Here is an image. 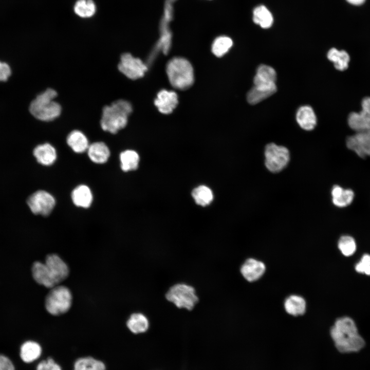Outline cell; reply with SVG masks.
I'll list each match as a JSON object with an SVG mask.
<instances>
[{
	"label": "cell",
	"instance_id": "1",
	"mask_svg": "<svg viewBox=\"0 0 370 370\" xmlns=\"http://www.w3.org/2000/svg\"><path fill=\"white\" fill-rule=\"evenodd\" d=\"M330 334L336 347L341 353L358 351L365 345L355 322L347 317L338 319Z\"/></svg>",
	"mask_w": 370,
	"mask_h": 370
},
{
	"label": "cell",
	"instance_id": "2",
	"mask_svg": "<svg viewBox=\"0 0 370 370\" xmlns=\"http://www.w3.org/2000/svg\"><path fill=\"white\" fill-rule=\"evenodd\" d=\"M132 112L131 104L127 101L118 100L105 106L100 121L101 128L105 131L116 134L125 127L128 116Z\"/></svg>",
	"mask_w": 370,
	"mask_h": 370
},
{
	"label": "cell",
	"instance_id": "3",
	"mask_svg": "<svg viewBox=\"0 0 370 370\" xmlns=\"http://www.w3.org/2000/svg\"><path fill=\"white\" fill-rule=\"evenodd\" d=\"M56 91L48 88L38 95L31 102L29 111L35 118L43 121H50L58 117L61 112V106L54 98Z\"/></svg>",
	"mask_w": 370,
	"mask_h": 370
},
{
	"label": "cell",
	"instance_id": "4",
	"mask_svg": "<svg viewBox=\"0 0 370 370\" xmlns=\"http://www.w3.org/2000/svg\"><path fill=\"white\" fill-rule=\"evenodd\" d=\"M166 71L171 84L176 89H187L194 82L192 66L184 58L176 57L172 59L166 65Z\"/></svg>",
	"mask_w": 370,
	"mask_h": 370
},
{
	"label": "cell",
	"instance_id": "5",
	"mask_svg": "<svg viewBox=\"0 0 370 370\" xmlns=\"http://www.w3.org/2000/svg\"><path fill=\"white\" fill-rule=\"evenodd\" d=\"M165 297L176 307L189 311L192 310L199 301L195 288L185 283H177L172 285L166 291Z\"/></svg>",
	"mask_w": 370,
	"mask_h": 370
},
{
	"label": "cell",
	"instance_id": "6",
	"mask_svg": "<svg viewBox=\"0 0 370 370\" xmlns=\"http://www.w3.org/2000/svg\"><path fill=\"white\" fill-rule=\"evenodd\" d=\"M72 297L70 290L64 286H55L47 294L45 305L47 311L53 316L67 312L71 307Z\"/></svg>",
	"mask_w": 370,
	"mask_h": 370
},
{
	"label": "cell",
	"instance_id": "7",
	"mask_svg": "<svg viewBox=\"0 0 370 370\" xmlns=\"http://www.w3.org/2000/svg\"><path fill=\"white\" fill-rule=\"evenodd\" d=\"M264 155L265 165L272 173H278L283 170L290 160L288 149L274 143H270L266 145Z\"/></svg>",
	"mask_w": 370,
	"mask_h": 370
},
{
	"label": "cell",
	"instance_id": "8",
	"mask_svg": "<svg viewBox=\"0 0 370 370\" xmlns=\"http://www.w3.org/2000/svg\"><path fill=\"white\" fill-rule=\"evenodd\" d=\"M27 202L32 213L44 216L51 212L55 204L54 197L44 190L33 193L29 197Z\"/></svg>",
	"mask_w": 370,
	"mask_h": 370
},
{
	"label": "cell",
	"instance_id": "9",
	"mask_svg": "<svg viewBox=\"0 0 370 370\" xmlns=\"http://www.w3.org/2000/svg\"><path fill=\"white\" fill-rule=\"evenodd\" d=\"M118 67L121 72L132 80L142 77L147 70L146 64L129 53L121 55Z\"/></svg>",
	"mask_w": 370,
	"mask_h": 370
},
{
	"label": "cell",
	"instance_id": "10",
	"mask_svg": "<svg viewBox=\"0 0 370 370\" xmlns=\"http://www.w3.org/2000/svg\"><path fill=\"white\" fill-rule=\"evenodd\" d=\"M348 123L357 132L370 131V97L362 100V109L359 113L353 112L349 114Z\"/></svg>",
	"mask_w": 370,
	"mask_h": 370
},
{
	"label": "cell",
	"instance_id": "11",
	"mask_svg": "<svg viewBox=\"0 0 370 370\" xmlns=\"http://www.w3.org/2000/svg\"><path fill=\"white\" fill-rule=\"evenodd\" d=\"M346 144L361 157L370 156V131L357 132L347 139Z\"/></svg>",
	"mask_w": 370,
	"mask_h": 370
},
{
	"label": "cell",
	"instance_id": "12",
	"mask_svg": "<svg viewBox=\"0 0 370 370\" xmlns=\"http://www.w3.org/2000/svg\"><path fill=\"white\" fill-rule=\"evenodd\" d=\"M45 264L57 284L65 280L69 273L66 263L57 254H50L46 257Z\"/></svg>",
	"mask_w": 370,
	"mask_h": 370
},
{
	"label": "cell",
	"instance_id": "13",
	"mask_svg": "<svg viewBox=\"0 0 370 370\" xmlns=\"http://www.w3.org/2000/svg\"><path fill=\"white\" fill-rule=\"evenodd\" d=\"M276 91L275 83L253 85L247 95L249 103L254 105L269 97Z\"/></svg>",
	"mask_w": 370,
	"mask_h": 370
},
{
	"label": "cell",
	"instance_id": "14",
	"mask_svg": "<svg viewBox=\"0 0 370 370\" xmlns=\"http://www.w3.org/2000/svg\"><path fill=\"white\" fill-rule=\"evenodd\" d=\"M154 104L160 113L170 114L178 104L177 95L173 91L161 90L158 93Z\"/></svg>",
	"mask_w": 370,
	"mask_h": 370
},
{
	"label": "cell",
	"instance_id": "15",
	"mask_svg": "<svg viewBox=\"0 0 370 370\" xmlns=\"http://www.w3.org/2000/svg\"><path fill=\"white\" fill-rule=\"evenodd\" d=\"M31 271L34 280L38 284L50 288L58 285L45 263L38 261L33 263Z\"/></svg>",
	"mask_w": 370,
	"mask_h": 370
},
{
	"label": "cell",
	"instance_id": "16",
	"mask_svg": "<svg viewBox=\"0 0 370 370\" xmlns=\"http://www.w3.org/2000/svg\"><path fill=\"white\" fill-rule=\"evenodd\" d=\"M266 269L264 264L253 258L247 260L240 268V272L244 278L249 282L259 279Z\"/></svg>",
	"mask_w": 370,
	"mask_h": 370
},
{
	"label": "cell",
	"instance_id": "17",
	"mask_svg": "<svg viewBox=\"0 0 370 370\" xmlns=\"http://www.w3.org/2000/svg\"><path fill=\"white\" fill-rule=\"evenodd\" d=\"M296 120L305 131H311L317 125V117L312 108L308 105L300 106L296 113Z\"/></svg>",
	"mask_w": 370,
	"mask_h": 370
},
{
	"label": "cell",
	"instance_id": "18",
	"mask_svg": "<svg viewBox=\"0 0 370 370\" xmlns=\"http://www.w3.org/2000/svg\"><path fill=\"white\" fill-rule=\"evenodd\" d=\"M33 155L38 162L44 165L52 164L57 159L55 149L47 143L36 146L33 150Z\"/></svg>",
	"mask_w": 370,
	"mask_h": 370
},
{
	"label": "cell",
	"instance_id": "19",
	"mask_svg": "<svg viewBox=\"0 0 370 370\" xmlns=\"http://www.w3.org/2000/svg\"><path fill=\"white\" fill-rule=\"evenodd\" d=\"M71 199L76 206L87 208L92 203V195L87 186L81 184L73 189L71 193Z\"/></svg>",
	"mask_w": 370,
	"mask_h": 370
},
{
	"label": "cell",
	"instance_id": "20",
	"mask_svg": "<svg viewBox=\"0 0 370 370\" xmlns=\"http://www.w3.org/2000/svg\"><path fill=\"white\" fill-rule=\"evenodd\" d=\"M87 151L90 159L96 163H105L110 156L108 147L102 142L92 143L89 145Z\"/></svg>",
	"mask_w": 370,
	"mask_h": 370
},
{
	"label": "cell",
	"instance_id": "21",
	"mask_svg": "<svg viewBox=\"0 0 370 370\" xmlns=\"http://www.w3.org/2000/svg\"><path fill=\"white\" fill-rule=\"evenodd\" d=\"M67 143L76 153H82L87 150L88 141L86 136L81 132L74 130L67 137Z\"/></svg>",
	"mask_w": 370,
	"mask_h": 370
},
{
	"label": "cell",
	"instance_id": "22",
	"mask_svg": "<svg viewBox=\"0 0 370 370\" xmlns=\"http://www.w3.org/2000/svg\"><path fill=\"white\" fill-rule=\"evenodd\" d=\"M149 321L145 315L140 312L132 313L127 321L129 330L134 334L143 333L149 327Z\"/></svg>",
	"mask_w": 370,
	"mask_h": 370
},
{
	"label": "cell",
	"instance_id": "23",
	"mask_svg": "<svg viewBox=\"0 0 370 370\" xmlns=\"http://www.w3.org/2000/svg\"><path fill=\"white\" fill-rule=\"evenodd\" d=\"M276 80V73L275 69L270 66L261 64L256 69L253 78V85L275 83Z\"/></svg>",
	"mask_w": 370,
	"mask_h": 370
},
{
	"label": "cell",
	"instance_id": "24",
	"mask_svg": "<svg viewBox=\"0 0 370 370\" xmlns=\"http://www.w3.org/2000/svg\"><path fill=\"white\" fill-rule=\"evenodd\" d=\"M333 203L339 207L349 205L354 198V192L348 189H343L339 186H335L331 190Z\"/></svg>",
	"mask_w": 370,
	"mask_h": 370
},
{
	"label": "cell",
	"instance_id": "25",
	"mask_svg": "<svg viewBox=\"0 0 370 370\" xmlns=\"http://www.w3.org/2000/svg\"><path fill=\"white\" fill-rule=\"evenodd\" d=\"M284 307L286 312L291 315H302L305 311L306 302L302 297L292 295L286 299Z\"/></svg>",
	"mask_w": 370,
	"mask_h": 370
},
{
	"label": "cell",
	"instance_id": "26",
	"mask_svg": "<svg viewBox=\"0 0 370 370\" xmlns=\"http://www.w3.org/2000/svg\"><path fill=\"white\" fill-rule=\"evenodd\" d=\"M253 21L262 28L267 29L272 26L273 19L269 10L265 6L260 5L253 10Z\"/></svg>",
	"mask_w": 370,
	"mask_h": 370
},
{
	"label": "cell",
	"instance_id": "27",
	"mask_svg": "<svg viewBox=\"0 0 370 370\" xmlns=\"http://www.w3.org/2000/svg\"><path fill=\"white\" fill-rule=\"evenodd\" d=\"M328 59L334 63L335 67L339 70H344L348 66L349 56L344 50H338L332 48L327 54Z\"/></svg>",
	"mask_w": 370,
	"mask_h": 370
},
{
	"label": "cell",
	"instance_id": "28",
	"mask_svg": "<svg viewBox=\"0 0 370 370\" xmlns=\"http://www.w3.org/2000/svg\"><path fill=\"white\" fill-rule=\"evenodd\" d=\"M41 352V347L38 343L27 341L22 345L20 355L24 362L29 363L36 360L40 356Z\"/></svg>",
	"mask_w": 370,
	"mask_h": 370
},
{
	"label": "cell",
	"instance_id": "29",
	"mask_svg": "<svg viewBox=\"0 0 370 370\" xmlns=\"http://www.w3.org/2000/svg\"><path fill=\"white\" fill-rule=\"evenodd\" d=\"M121 168L124 172L135 170L138 166L139 156L138 153L131 150L122 152L120 155Z\"/></svg>",
	"mask_w": 370,
	"mask_h": 370
},
{
	"label": "cell",
	"instance_id": "30",
	"mask_svg": "<svg viewBox=\"0 0 370 370\" xmlns=\"http://www.w3.org/2000/svg\"><path fill=\"white\" fill-rule=\"evenodd\" d=\"M75 13L82 18H89L96 11V6L92 0H78L73 7Z\"/></svg>",
	"mask_w": 370,
	"mask_h": 370
},
{
	"label": "cell",
	"instance_id": "31",
	"mask_svg": "<svg viewBox=\"0 0 370 370\" xmlns=\"http://www.w3.org/2000/svg\"><path fill=\"white\" fill-rule=\"evenodd\" d=\"M192 194L196 203L202 206L209 205L213 199L212 191L205 186H200L196 188L193 190Z\"/></svg>",
	"mask_w": 370,
	"mask_h": 370
},
{
	"label": "cell",
	"instance_id": "32",
	"mask_svg": "<svg viewBox=\"0 0 370 370\" xmlns=\"http://www.w3.org/2000/svg\"><path fill=\"white\" fill-rule=\"evenodd\" d=\"M233 42L231 38L226 36L217 38L212 45V51L217 57L225 54L231 48Z\"/></svg>",
	"mask_w": 370,
	"mask_h": 370
},
{
	"label": "cell",
	"instance_id": "33",
	"mask_svg": "<svg viewBox=\"0 0 370 370\" xmlns=\"http://www.w3.org/2000/svg\"><path fill=\"white\" fill-rule=\"evenodd\" d=\"M74 370H105V366L100 361L91 357H85L75 362Z\"/></svg>",
	"mask_w": 370,
	"mask_h": 370
},
{
	"label": "cell",
	"instance_id": "34",
	"mask_svg": "<svg viewBox=\"0 0 370 370\" xmlns=\"http://www.w3.org/2000/svg\"><path fill=\"white\" fill-rule=\"evenodd\" d=\"M338 246L342 253L346 256L353 255L356 249L354 239L348 235L341 236L339 240Z\"/></svg>",
	"mask_w": 370,
	"mask_h": 370
},
{
	"label": "cell",
	"instance_id": "35",
	"mask_svg": "<svg viewBox=\"0 0 370 370\" xmlns=\"http://www.w3.org/2000/svg\"><path fill=\"white\" fill-rule=\"evenodd\" d=\"M355 269L358 272L370 275V255L364 254L356 264Z\"/></svg>",
	"mask_w": 370,
	"mask_h": 370
},
{
	"label": "cell",
	"instance_id": "36",
	"mask_svg": "<svg viewBox=\"0 0 370 370\" xmlns=\"http://www.w3.org/2000/svg\"><path fill=\"white\" fill-rule=\"evenodd\" d=\"M36 370H62L60 366L51 358L40 362Z\"/></svg>",
	"mask_w": 370,
	"mask_h": 370
},
{
	"label": "cell",
	"instance_id": "37",
	"mask_svg": "<svg viewBox=\"0 0 370 370\" xmlns=\"http://www.w3.org/2000/svg\"><path fill=\"white\" fill-rule=\"evenodd\" d=\"M11 73V68L6 63L0 61V81H7Z\"/></svg>",
	"mask_w": 370,
	"mask_h": 370
},
{
	"label": "cell",
	"instance_id": "38",
	"mask_svg": "<svg viewBox=\"0 0 370 370\" xmlns=\"http://www.w3.org/2000/svg\"><path fill=\"white\" fill-rule=\"evenodd\" d=\"M0 370H14L11 361L6 357L0 355Z\"/></svg>",
	"mask_w": 370,
	"mask_h": 370
},
{
	"label": "cell",
	"instance_id": "39",
	"mask_svg": "<svg viewBox=\"0 0 370 370\" xmlns=\"http://www.w3.org/2000/svg\"><path fill=\"white\" fill-rule=\"evenodd\" d=\"M348 3L355 5H359L363 4L365 0H346Z\"/></svg>",
	"mask_w": 370,
	"mask_h": 370
}]
</instances>
